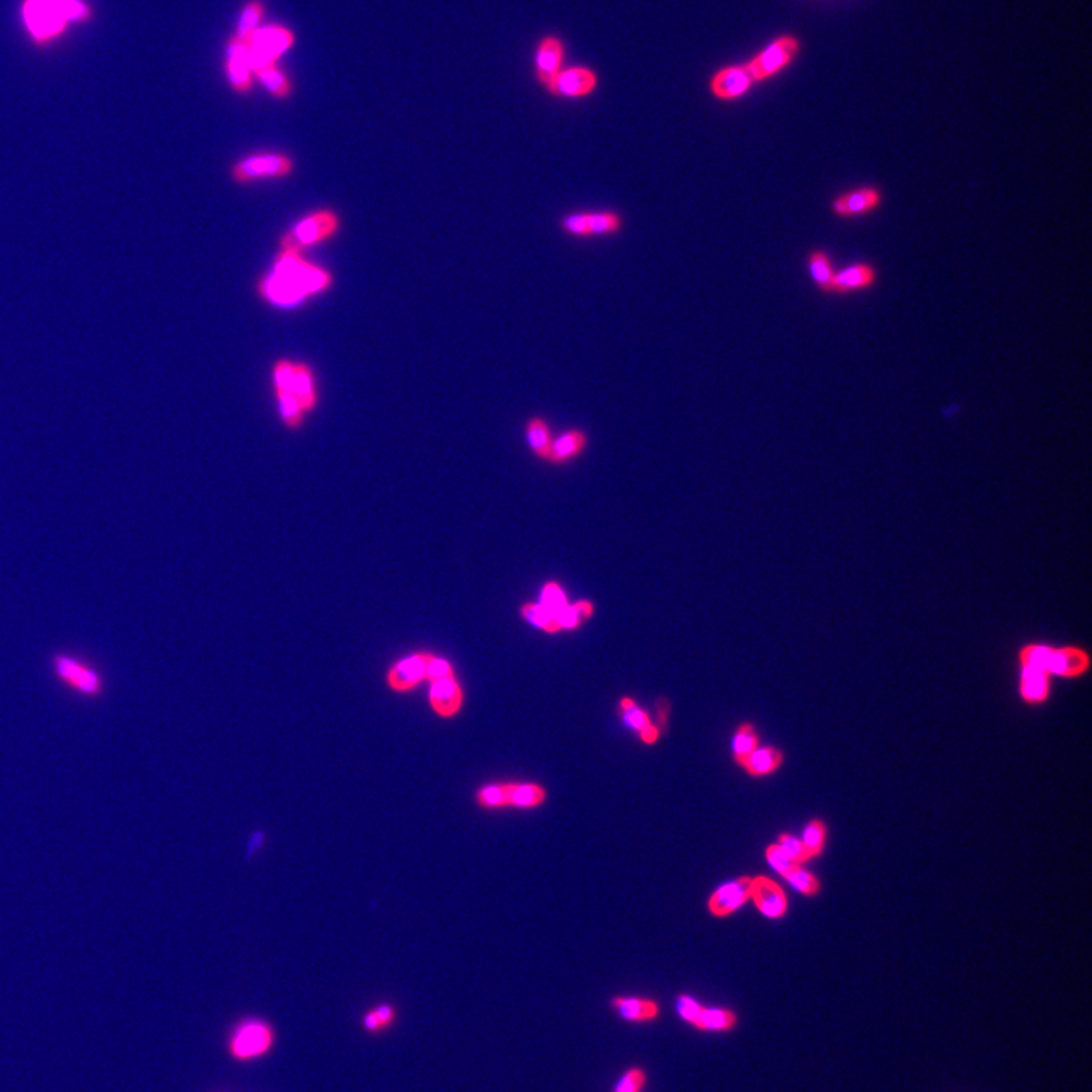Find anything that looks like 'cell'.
I'll return each mask as SVG.
<instances>
[{
  "label": "cell",
  "mask_w": 1092,
  "mask_h": 1092,
  "mask_svg": "<svg viewBox=\"0 0 1092 1092\" xmlns=\"http://www.w3.org/2000/svg\"><path fill=\"white\" fill-rule=\"evenodd\" d=\"M331 284L330 272L307 263L299 253L282 251L275 261L274 270L260 282L258 290L274 305L295 307L307 297L330 289Z\"/></svg>",
  "instance_id": "obj_1"
},
{
  "label": "cell",
  "mask_w": 1092,
  "mask_h": 1092,
  "mask_svg": "<svg viewBox=\"0 0 1092 1092\" xmlns=\"http://www.w3.org/2000/svg\"><path fill=\"white\" fill-rule=\"evenodd\" d=\"M51 673L64 689L85 700H99L107 690L101 667L72 651H58L51 655Z\"/></svg>",
  "instance_id": "obj_2"
},
{
  "label": "cell",
  "mask_w": 1092,
  "mask_h": 1092,
  "mask_svg": "<svg viewBox=\"0 0 1092 1092\" xmlns=\"http://www.w3.org/2000/svg\"><path fill=\"white\" fill-rule=\"evenodd\" d=\"M89 14L81 0H25L23 22L37 39H49L61 34L70 22L82 20Z\"/></svg>",
  "instance_id": "obj_3"
},
{
  "label": "cell",
  "mask_w": 1092,
  "mask_h": 1092,
  "mask_svg": "<svg viewBox=\"0 0 1092 1092\" xmlns=\"http://www.w3.org/2000/svg\"><path fill=\"white\" fill-rule=\"evenodd\" d=\"M278 1035L269 1019L245 1017L231 1027L226 1037V1052L237 1064H253L272 1053Z\"/></svg>",
  "instance_id": "obj_4"
},
{
  "label": "cell",
  "mask_w": 1092,
  "mask_h": 1092,
  "mask_svg": "<svg viewBox=\"0 0 1092 1092\" xmlns=\"http://www.w3.org/2000/svg\"><path fill=\"white\" fill-rule=\"evenodd\" d=\"M274 386L291 393L303 413L313 411L318 403L313 370L305 363H291L289 360L276 361L274 368Z\"/></svg>",
  "instance_id": "obj_5"
},
{
  "label": "cell",
  "mask_w": 1092,
  "mask_h": 1092,
  "mask_svg": "<svg viewBox=\"0 0 1092 1092\" xmlns=\"http://www.w3.org/2000/svg\"><path fill=\"white\" fill-rule=\"evenodd\" d=\"M339 226H340V220L334 211L320 210L318 213L303 218V222H299L293 230L289 231L286 236H282L281 247L282 251L301 253L303 247L328 240L330 237L336 234Z\"/></svg>",
  "instance_id": "obj_6"
},
{
  "label": "cell",
  "mask_w": 1092,
  "mask_h": 1092,
  "mask_svg": "<svg viewBox=\"0 0 1092 1092\" xmlns=\"http://www.w3.org/2000/svg\"><path fill=\"white\" fill-rule=\"evenodd\" d=\"M1044 665L1052 677L1075 680L1089 673L1091 655H1089V651L1081 645L1067 644L1054 646V645L1048 644Z\"/></svg>",
  "instance_id": "obj_7"
},
{
  "label": "cell",
  "mask_w": 1092,
  "mask_h": 1092,
  "mask_svg": "<svg viewBox=\"0 0 1092 1092\" xmlns=\"http://www.w3.org/2000/svg\"><path fill=\"white\" fill-rule=\"evenodd\" d=\"M293 172V161L281 153H264L241 160L231 170L237 184H249L264 178H284Z\"/></svg>",
  "instance_id": "obj_8"
},
{
  "label": "cell",
  "mask_w": 1092,
  "mask_h": 1092,
  "mask_svg": "<svg viewBox=\"0 0 1092 1092\" xmlns=\"http://www.w3.org/2000/svg\"><path fill=\"white\" fill-rule=\"evenodd\" d=\"M561 230L574 237L610 236L622 228V218L617 211L601 210L590 213H574L561 220Z\"/></svg>",
  "instance_id": "obj_9"
},
{
  "label": "cell",
  "mask_w": 1092,
  "mask_h": 1092,
  "mask_svg": "<svg viewBox=\"0 0 1092 1092\" xmlns=\"http://www.w3.org/2000/svg\"><path fill=\"white\" fill-rule=\"evenodd\" d=\"M432 653L418 651L399 659L387 671V686L396 694H407L426 682V667L432 660Z\"/></svg>",
  "instance_id": "obj_10"
},
{
  "label": "cell",
  "mask_w": 1092,
  "mask_h": 1092,
  "mask_svg": "<svg viewBox=\"0 0 1092 1092\" xmlns=\"http://www.w3.org/2000/svg\"><path fill=\"white\" fill-rule=\"evenodd\" d=\"M291 35L280 28L261 29L253 35L251 46L246 47L249 68L261 72L270 68L276 56L281 55L291 45Z\"/></svg>",
  "instance_id": "obj_11"
},
{
  "label": "cell",
  "mask_w": 1092,
  "mask_h": 1092,
  "mask_svg": "<svg viewBox=\"0 0 1092 1092\" xmlns=\"http://www.w3.org/2000/svg\"><path fill=\"white\" fill-rule=\"evenodd\" d=\"M881 191L873 185H863L846 191L831 201V213L839 218H857L874 213L881 205Z\"/></svg>",
  "instance_id": "obj_12"
},
{
  "label": "cell",
  "mask_w": 1092,
  "mask_h": 1092,
  "mask_svg": "<svg viewBox=\"0 0 1092 1092\" xmlns=\"http://www.w3.org/2000/svg\"><path fill=\"white\" fill-rule=\"evenodd\" d=\"M751 886L753 877L742 875L739 879L717 888L709 898V910L711 915L723 918L738 910L744 903L750 900Z\"/></svg>",
  "instance_id": "obj_13"
},
{
  "label": "cell",
  "mask_w": 1092,
  "mask_h": 1092,
  "mask_svg": "<svg viewBox=\"0 0 1092 1092\" xmlns=\"http://www.w3.org/2000/svg\"><path fill=\"white\" fill-rule=\"evenodd\" d=\"M796 49H798V43L796 39H790V37L774 43L767 51L763 52L762 55L757 56L756 60L746 64V72L750 73L753 82L762 81L783 68L784 64L789 61L792 55L796 54Z\"/></svg>",
  "instance_id": "obj_14"
},
{
  "label": "cell",
  "mask_w": 1092,
  "mask_h": 1092,
  "mask_svg": "<svg viewBox=\"0 0 1092 1092\" xmlns=\"http://www.w3.org/2000/svg\"><path fill=\"white\" fill-rule=\"evenodd\" d=\"M750 898L767 918H782L788 910V898L782 886L765 875L753 877Z\"/></svg>",
  "instance_id": "obj_15"
},
{
  "label": "cell",
  "mask_w": 1092,
  "mask_h": 1092,
  "mask_svg": "<svg viewBox=\"0 0 1092 1092\" xmlns=\"http://www.w3.org/2000/svg\"><path fill=\"white\" fill-rule=\"evenodd\" d=\"M428 701L437 717H454L463 706V689L457 677L443 678L430 683Z\"/></svg>",
  "instance_id": "obj_16"
},
{
  "label": "cell",
  "mask_w": 1092,
  "mask_h": 1092,
  "mask_svg": "<svg viewBox=\"0 0 1092 1092\" xmlns=\"http://www.w3.org/2000/svg\"><path fill=\"white\" fill-rule=\"evenodd\" d=\"M565 56V49L559 39L546 37L540 41L536 55V75L539 82L551 93L554 81L561 72V62Z\"/></svg>",
  "instance_id": "obj_17"
},
{
  "label": "cell",
  "mask_w": 1092,
  "mask_h": 1092,
  "mask_svg": "<svg viewBox=\"0 0 1092 1092\" xmlns=\"http://www.w3.org/2000/svg\"><path fill=\"white\" fill-rule=\"evenodd\" d=\"M1019 667V696L1025 704H1042L1048 700L1052 692V675L1042 667L1031 665Z\"/></svg>",
  "instance_id": "obj_18"
},
{
  "label": "cell",
  "mask_w": 1092,
  "mask_h": 1092,
  "mask_svg": "<svg viewBox=\"0 0 1092 1092\" xmlns=\"http://www.w3.org/2000/svg\"><path fill=\"white\" fill-rule=\"evenodd\" d=\"M877 282V270L868 263H854L838 270L831 284V293L850 295L869 290Z\"/></svg>",
  "instance_id": "obj_19"
},
{
  "label": "cell",
  "mask_w": 1092,
  "mask_h": 1092,
  "mask_svg": "<svg viewBox=\"0 0 1092 1092\" xmlns=\"http://www.w3.org/2000/svg\"><path fill=\"white\" fill-rule=\"evenodd\" d=\"M610 1006L619 1018L633 1024L653 1023L660 1017V1004L653 998L617 996L611 998Z\"/></svg>",
  "instance_id": "obj_20"
},
{
  "label": "cell",
  "mask_w": 1092,
  "mask_h": 1092,
  "mask_svg": "<svg viewBox=\"0 0 1092 1092\" xmlns=\"http://www.w3.org/2000/svg\"><path fill=\"white\" fill-rule=\"evenodd\" d=\"M596 89V75L586 68L561 70L555 78L551 95L563 97H584Z\"/></svg>",
  "instance_id": "obj_21"
},
{
  "label": "cell",
  "mask_w": 1092,
  "mask_h": 1092,
  "mask_svg": "<svg viewBox=\"0 0 1092 1092\" xmlns=\"http://www.w3.org/2000/svg\"><path fill=\"white\" fill-rule=\"evenodd\" d=\"M753 84L750 73L744 68H727L713 75L710 81V90L715 97L723 101H732L746 95Z\"/></svg>",
  "instance_id": "obj_22"
},
{
  "label": "cell",
  "mask_w": 1092,
  "mask_h": 1092,
  "mask_svg": "<svg viewBox=\"0 0 1092 1092\" xmlns=\"http://www.w3.org/2000/svg\"><path fill=\"white\" fill-rule=\"evenodd\" d=\"M738 1024L739 1017L733 1009L703 1006L692 1027L704 1033H728L733 1031Z\"/></svg>",
  "instance_id": "obj_23"
},
{
  "label": "cell",
  "mask_w": 1092,
  "mask_h": 1092,
  "mask_svg": "<svg viewBox=\"0 0 1092 1092\" xmlns=\"http://www.w3.org/2000/svg\"><path fill=\"white\" fill-rule=\"evenodd\" d=\"M619 704H621L622 717L625 719V723L638 732L639 738L644 740L645 744H655L659 739V728L651 723L650 717L636 704V701L624 696Z\"/></svg>",
  "instance_id": "obj_24"
},
{
  "label": "cell",
  "mask_w": 1092,
  "mask_h": 1092,
  "mask_svg": "<svg viewBox=\"0 0 1092 1092\" xmlns=\"http://www.w3.org/2000/svg\"><path fill=\"white\" fill-rule=\"evenodd\" d=\"M399 1010L392 1003H380L368 1009L361 1017V1029L369 1035H382L396 1024Z\"/></svg>",
  "instance_id": "obj_25"
},
{
  "label": "cell",
  "mask_w": 1092,
  "mask_h": 1092,
  "mask_svg": "<svg viewBox=\"0 0 1092 1092\" xmlns=\"http://www.w3.org/2000/svg\"><path fill=\"white\" fill-rule=\"evenodd\" d=\"M782 762H783L782 751L773 746H765V748H757L753 751L750 756L740 763V767H746V773L750 775L762 777V775H769L774 771H777Z\"/></svg>",
  "instance_id": "obj_26"
},
{
  "label": "cell",
  "mask_w": 1092,
  "mask_h": 1092,
  "mask_svg": "<svg viewBox=\"0 0 1092 1092\" xmlns=\"http://www.w3.org/2000/svg\"><path fill=\"white\" fill-rule=\"evenodd\" d=\"M807 269L812 278L813 284L823 293H831V284L835 278V266L825 251L815 249L807 257Z\"/></svg>",
  "instance_id": "obj_27"
},
{
  "label": "cell",
  "mask_w": 1092,
  "mask_h": 1092,
  "mask_svg": "<svg viewBox=\"0 0 1092 1092\" xmlns=\"http://www.w3.org/2000/svg\"><path fill=\"white\" fill-rule=\"evenodd\" d=\"M505 796H507V806L532 809L544 803L546 792L539 784L505 783Z\"/></svg>",
  "instance_id": "obj_28"
},
{
  "label": "cell",
  "mask_w": 1092,
  "mask_h": 1092,
  "mask_svg": "<svg viewBox=\"0 0 1092 1092\" xmlns=\"http://www.w3.org/2000/svg\"><path fill=\"white\" fill-rule=\"evenodd\" d=\"M588 437L580 430H569L565 434H561L559 440L553 443V449L549 454V460L553 463H565L567 460L577 457L582 449L586 448Z\"/></svg>",
  "instance_id": "obj_29"
},
{
  "label": "cell",
  "mask_w": 1092,
  "mask_h": 1092,
  "mask_svg": "<svg viewBox=\"0 0 1092 1092\" xmlns=\"http://www.w3.org/2000/svg\"><path fill=\"white\" fill-rule=\"evenodd\" d=\"M527 437L532 453L540 459H549L554 442L551 439L548 424L542 418H532L528 420Z\"/></svg>",
  "instance_id": "obj_30"
},
{
  "label": "cell",
  "mask_w": 1092,
  "mask_h": 1092,
  "mask_svg": "<svg viewBox=\"0 0 1092 1092\" xmlns=\"http://www.w3.org/2000/svg\"><path fill=\"white\" fill-rule=\"evenodd\" d=\"M228 75L231 82L237 90L246 91L249 89V66L246 60V46L232 45L230 47V64Z\"/></svg>",
  "instance_id": "obj_31"
},
{
  "label": "cell",
  "mask_w": 1092,
  "mask_h": 1092,
  "mask_svg": "<svg viewBox=\"0 0 1092 1092\" xmlns=\"http://www.w3.org/2000/svg\"><path fill=\"white\" fill-rule=\"evenodd\" d=\"M757 748H759V736H757L756 730L751 724H742L733 738L734 760L740 765Z\"/></svg>",
  "instance_id": "obj_32"
},
{
  "label": "cell",
  "mask_w": 1092,
  "mask_h": 1092,
  "mask_svg": "<svg viewBox=\"0 0 1092 1092\" xmlns=\"http://www.w3.org/2000/svg\"><path fill=\"white\" fill-rule=\"evenodd\" d=\"M521 613L522 617H525L528 622H532V625L542 628L546 633H559L561 630L559 621L549 611L545 610L540 604L527 603L522 605Z\"/></svg>",
  "instance_id": "obj_33"
},
{
  "label": "cell",
  "mask_w": 1092,
  "mask_h": 1092,
  "mask_svg": "<svg viewBox=\"0 0 1092 1092\" xmlns=\"http://www.w3.org/2000/svg\"><path fill=\"white\" fill-rule=\"evenodd\" d=\"M540 601H542L540 605L544 607L545 610L549 611L555 619L569 605L567 598H566L565 590L561 589L560 584H557L554 582L545 584L544 589H542V595H540Z\"/></svg>",
  "instance_id": "obj_34"
},
{
  "label": "cell",
  "mask_w": 1092,
  "mask_h": 1092,
  "mask_svg": "<svg viewBox=\"0 0 1092 1092\" xmlns=\"http://www.w3.org/2000/svg\"><path fill=\"white\" fill-rule=\"evenodd\" d=\"M648 1075L646 1071L640 1067H630L624 1074L619 1077L617 1085L613 1087L611 1092H642L646 1087Z\"/></svg>",
  "instance_id": "obj_35"
},
{
  "label": "cell",
  "mask_w": 1092,
  "mask_h": 1092,
  "mask_svg": "<svg viewBox=\"0 0 1092 1092\" xmlns=\"http://www.w3.org/2000/svg\"><path fill=\"white\" fill-rule=\"evenodd\" d=\"M475 800L478 806H482V809H498V807L507 806L505 783L484 786L476 792Z\"/></svg>",
  "instance_id": "obj_36"
},
{
  "label": "cell",
  "mask_w": 1092,
  "mask_h": 1092,
  "mask_svg": "<svg viewBox=\"0 0 1092 1092\" xmlns=\"http://www.w3.org/2000/svg\"><path fill=\"white\" fill-rule=\"evenodd\" d=\"M803 844L806 846L807 852L810 853V856L815 857L823 852L824 840H825V825L823 821L813 819L807 824L806 830L803 833Z\"/></svg>",
  "instance_id": "obj_37"
},
{
  "label": "cell",
  "mask_w": 1092,
  "mask_h": 1092,
  "mask_svg": "<svg viewBox=\"0 0 1092 1092\" xmlns=\"http://www.w3.org/2000/svg\"><path fill=\"white\" fill-rule=\"evenodd\" d=\"M777 846H780V850H782L786 856L789 857L792 862L798 863V865H800V863L807 862L809 859H812L810 853L807 852L806 846L803 844V840L798 839L796 836H780Z\"/></svg>",
  "instance_id": "obj_38"
},
{
  "label": "cell",
  "mask_w": 1092,
  "mask_h": 1092,
  "mask_svg": "<svg viewBox=\"0 0 1092 1092\" xmlns=\"http://www.w3.org/2000/svg\"><path fill=\"white\" fill-rule=\"evenodd\" d=\"M786 880L796 888V891H800L804 896H817L819 892L818 879L813 874L807 873L801 868L800 865L786 877Z\"/></svg>",
  "instance_id": "obj_39"
},
{
  "label": "cell",
  "mask_w": 1092,
  "mask_h": 1092,
  "mask_svg": "<svg viewBox=\"0 0 1092 1092\" xmlns=\"http://www.w3.org/2000/svg\"><path fill=\"white\" fill-rule=\"evenodd\" d=\"M765 856H767V863H769V865H771V867H773V868L775 869L780 875H783L784 879H786V877H788V875H789V874L792 873L796 867H798V863L792 862L789 857L786 856V854L780 850V846H777V844L767 846V852H765Z\"/></svg>",
  "instance_id": "obj_40"
},
{
  "label": "cell",
  "mask_w": 1092,
  "mask_h": 1092,
  "mask_svg": "<svg viewBox=\"0 0 1092 1092\" xmlns=\"http://www.w3.org/2000/svg\"><path fill=\"white\" fill-rule=\"evenodd\" d=\"M258 75H260V78L263 81V84L266 85V87L269 89V91H272L275 96H278V97H286V96L289 95V91H290L289 82H287V79L284 78V76H282L278 70L268 68L261 70V72H258Z\"/></svg>",
  "instance_id": "obj_41"
},
{
  "label": "cell",
  "mask_w": 1092,
  "mask_h": 1092,
  "mask_svg": "<svg viewBox=\"0 0 1092 1092\" xmlns=\"http://www.w3.org/2000/svg\"><path fill=\"white\" fill-rule=\"evenodd\" d=\"M701 1009H703V1004L696 1002L694 997H690L688 994H680L678 996L677 1003H675V1010H677L680 1019L684 1021L686 1024H694L695 1019L700 1015Z\"/></svg>",
  "instance_id": "obj_42"
},
{
  "label": "cell",
  "mask_w": 1092,
  "mask_h": 1092,
  "mask_svg": "<svg viewBox=\"0 0 1092 1092\" xmlns=\"http://www.w3.org/2000/svg\"><path fill=\"white\" fill-rule=\"evenodd\" d=\"M451 677H455L454 667L451 665V661L443 659L440 655H432L426 667V682L432 683V682Z\"/></svg>",
  "instance_id": "obj_43"
},
{
  "label": "cell",
  "mask_w": 1092,
  "mask_h": 1092,
  "mask_svg": "<svg viewBox=\"0 0 1092 1092\" xmlns=\"http://www.w3.org/2000/svg\"><path fill=\"white\" fill-rule=\"evenodd\" d=\"M261 18V8L258 4H251L245 8L243 16L240 18V26H239V37L245 39L249 34H253V29L257 28L258 22Z\"/></svg>",
  "instance_id": "obj_44"
},
{
  "label": "cell",
  "mask_w": 1092,
  "mask_h": 1092,
  "mask_svg": "<svg viewBox=\"0 0 1092 1092\" xmlns=\"http://www.w3.org/2000/svg\"><path fill=\"white\" fill-rule=\"evenodd\" d=\"M557 621L560 624L561 630H563V628H566V630H575V628L582 625V617H580V613H578L577 609H575V605L569 604L566 607L565 610L561 611L560 615L557 617Z\"/></svg>",
  "instance_id": "obj_45"
},
{
  "label": "cell",
  "mask_w": 1092,
  "mask_h": 1092,
  "mask_svg": "<svg viewBox=\"0 0 1092 1092\" xmlns=\"http://www.w3.org/2000/svg\"><path fill=\"white\" fill-rule=\"evenodd\" d=\"M574 605H575V609H577V611L580 613V617H582V619H588V617L594 615V604H592L590 601H578V603H575Z\"/></svg>",
  "instance_id": "obj_46"
}]
</instances>
